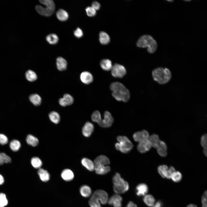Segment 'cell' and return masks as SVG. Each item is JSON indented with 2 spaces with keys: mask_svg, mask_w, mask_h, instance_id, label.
<instances>
[{
  "mask_svg": "<svg viewBox=\"0 0 207 207\" xmlns=\"http://www.w3.org/2000/svg\"><path fill=\"white\" fill-rule=\"evenodd\" d=\"M112 95L117 100L124 102L128 101L130 98V92L122 83L119 82L112 83L110 85Z\"/></svg>",
  "mask_w": 207,
  "mask_h": 207,
  "instance_id": "6da1fadb",
  "label": "cell"
},
{
  "mask_svg": "<svg viewBox=\"0 0 207 207\" xmlns=\"http://www.w3.org/2000/svg\"><path fill=\"white\" fill-rule=\"evenodd\" d=\"M154 80L160 85L168 83L172 78V73L168 68L159 67L154 69L152 72Z\"/></svg>",
  "mask_w": 207,
  "mask_h": 207,
  "instance_id": "7a4b0ae2",
  "label": "cell"
},
{
  "mask_svg": "<svg viewBox=\"0 0 207 207\" xmlns=\"http://www.w3.org/2000/svg\"><path fill=\"white\" fill-rule=\"evenodd\" d=\"M113 190L117 194L125 193L128 190L129 185L128 183L122 178L118 172L115 173L112 179Z\"/></svg>",
  "mask_w": 207,
  "mask_h": 207,
  "instance_id": "3957f363",
  "label": "cell"
},
{
  "mask_svg": "<svg viewBox=\"0 0 207 207\" xmlns=\"http://www.w3.org/2000/svg\"><path fill=\"white\" fill-rule=\"evenodd\" d=\"M137 45L139 47H147V51L150 53H154L157 48L156 41L149 35H145L141 37L138 40Z\"/></svg>",
  "mask_w": 207,
  "mask_h": 207,
  "instance_id": "277c9868",
  "label": "cell"
},
{
  "mask_svg": "<svg viewBox=\"0 0 207 207\" xmlns=\"http://www.w3.org/2000/svg\"><path fill=\"white\" fill-rule=\"evenodd\" d=\"M39 1L46 6L43 7L40 5H36L35 9L37 13L42 16L48 17L51 16L54 13L55 9L53 1L52 0H40Z\"/></svg>",
  "mask_w": 207,
  "mask_h": 207,
  "instance_id": "5b68a950",
  "label": "cell"
},
{
  "mask_svg": "<svg viewBox=\"0 0 207 207\" xmlns=\"http://www.w3.org/2000/svg\"><path fill=\"white\" fill-rule=\"evenodd\" d=\"M117 139L118 143L115 144L116 149L122 153H126L130 151L132 149L133 145L129 139L126 136H118Z\"/></svg>",
  "mask_w": 207,
  "mask_h": 207,
  "instance_id": "8992f818",
  "label": "cell"
},
{
  "mask_svg": "<svg viewBox=\"0 0 207 207\" xmlns=\"http://www.w3.org/2000/svg\"><path fill=\"white\" fill-rule=\"evenodd\" d=\"M90 198L99 202L103 204H106L109 198L107 193L105 191L101 189L95 190Z\"/></svg>",
  "mask_w": 207,
  "mask_h": 207,
  "instance_id": "52a82bcc",
  "label": "cell"
},
{
  "mask_svg": "<svg viewBox=\"0 0 207 207\" xmlns=\"http://www.w3.org/2000/svg\"><path fill=\"white\" fill-rule=\"evenodd\" d=\"M111 70L112 76L117 78H122L126 73L125 67L122 65L118 64H115L113 65Z\"/></svg>",
  "mask_w": 207,
  "mask_h": 207,
  "instance_id": "ba28073f",
  "label": "cell"
},
{
  "mask_svg": "<svg viewBox=\"0 0 207 207\" xmlns=\"http://www.w3.org/2000/svg\"><path fill=\"white\" fill-rule=\"evenodd\" d=\"M113 121L114 119L111 113L108 111H106L104 113V119H101L97 123L101 127H108L111 126Z\"/></svg>",
  "mask_w": 207,
  "mask_h": 207,
  "instance_id": "9c48e42d",
  "label": "cell"
},
{
  "mask_svg": "<svg viewBox=\"0 0 207 207\" xmlns=\"http://www.w3.org/2000/svg\"><path fill=\"white\" fill-rule=\"evenodd\" d=\"M122 198L119 194H115L108 198V203L114 207H122Z\"/></svg>",
  "mask_w": 207,
  "mask_h": 207,
  "instance_id": "30bf717a",
  "label": "cell"
},
{
  "mask_svg": "<svg viewBox=\"0 0 207 207\" xmlns=\"http://www.w3.org/2000/svg\"><path fill=\"white\" fill-rule=\"evenodd\" d=\"M149 136V133L145 130L136 132L133 135L134 140L138 142L148 139Z\"/></svg>",
  "mask_w": 207,
  "mask_h": 207,
  "instance_id": "8fae6325",
  "label": "cell"
},
{
  "mask_svg": "<svg viewBox=\"0 0 207 207\" xmlns=\"http://www.w3.org/2000/svg\"><path fill=\"white\" fill-rule=\"evenodd\" d=\"M152 147L151 143L147 139L139 142L137 149L139 152L143 153L149 151Z\"/></svg>",
  "mask_w": 207,
  "mask_h": 207,
  "instance_id": "7c38bea8",
  "label": "cell"
},
{
  "mask_svg": "<svg viewBox=\"0 0 207 207\" xmlns=\"http://www.w3.org/2000/svg\"><path fill=\"white\" fill-rule=\"evenodd\" d=\"M94 129L93 124L89 122H87L85 124L82 129V132L84 136L86 137L91 136Z\"/></svg>",
  "mask_w": 207,
  "mask_h": 207,
  "instance_id": "4fadbf2b",
  "label": "cell"
},
{
  "mask_svg": "<svg viewBox=\"0 0 207 207\" xmlns=\"http://www.w3.org/2000/svg\"><path fill=\"white\" fill-rule=\"evenodd\" d=\"M94 165L107 166L110 163L109 158L104 155L97 156L94 160Z\"/></svg>",
  "mask_w": 207,
  "mask_h": 207,
  "instance_id": "5bb4252c",
  "label": "cell"
},
{
  "mask_svg": "<svg viewBox=\"0 0 207 207\" xmlns=\"http://www.w3.org/2000/svg\"><path fill=\"white\" fill-rule=\"evenodd\" d=\"M148 189V187L146 184L144 183H140L136 187V194L139 196H145L147 193Z\"/></svg>",
  "mask_w": 207,
  "mask_h": 207,
  "instance_id": "9a60e30c",
  "label": "cell"
},
{
  "mask_svg": "<svg viewBox=\"0 0 207 207\" xmlns=\"http://www.w3.org/2000/svg\"><path fill=\"white\" fill-rule=\"evenodd\" d=\"M81 81L85 84H89L93 80V77L92 74L88 71L83 72L80 75Z\"/></svg>",
  "mask_w": 207,
  "mask_h": 207,
  "instance_id": "2e32d148",
  "label": "cell"
},
{
  "mask_svg": "<svg viewBox=\"0 0 207 207\" xmlns=\"http://www.w3.org/2000/svg\"><path fill=\"white\" fill-rule=\"evenodd\" d=\"M62 179L66 181H71L74 178V174L72 171L68 169L64 170L61 174Z\"/></svg>",
  "mask_w": 207,
  "mask_h": 207,
  "instance_id": "e0dca14e",
  "label": "cell"
},
{
  "mask_svg": "<svg viewBox=\"0 0 207 207\" xmlns=\"http://www.w3.org/2000/svg\"><path fill=\"white\" fill-rule=\"evenodd\" d=\"M94 170L96 173L100 175L106 174L110 170L109 166H107L95 165L94 166Z\"/></svg>",
  "mask_w": 207,
  "mask_h": 207,
  "instance_id": "ac0fdd59",
  "label": "cell"
},
{
  "mask_svg": "<svg viewBox=\"0 0 207 207\" xmlns=\"http://www.w3.org/2000/svg\"><path fill=\"white\" fill-rule=\"evenodd\" d=\"M56 64L57 69L60 71H64L67 68V62L62 57H59L57 58Z\"/></svg>",
  "mask_w": 207,
  "mask_h": 207,
  "instance_id": "d6986e66",
  "label": "cell"
},
{
  "mask_svg": "<svg viewBox=\"0 0 207 207\" xmlns=\"http://www.w3.org/2000/svg\"><path fill=\"white\" fill-rule=\"evenodd\" d=\"M158 154L162 157H165L167 154V146L165 142L160 140L159 145L156 149Z\"/></svg>",
  "mask_w": 207,
  "mask_h": 207,
  "instance_id": "ffe728a7",
  "label": "cell"
},
{
  "mask_svg": "<svg viewBox=\"0 0 207 207\" xmlns=\"http://www.w3.org/2000/svg\"><path fill=\"white\" fill-rule=\"evenodd\" d=\"M83 165L89 170L92 171L94 170V165L93 162L89 159L83 158L81 161Z\"/></svg>",
  "mask_w": 207,
  "mask_h": 207,
  "instance_id": "44dd1931",
  "label": "cell"
},
{
  "mask_svg": "<svg viewBox=\"0 0 207 207\" xmlns=\"http://www.w3.org/2000/svg\"><path fill=\"white\" fill-rule=\"evenodd\" d=\"M38 173L41 180L43 182H47L50 179V175L46 170L42 168H39Z\"/></svg>",
  "mask_w": 207,
  "mask_h": 207,
  "instance_id": "7402d4cb",
  "label": "cell"
},
{
  "mask_svg": "<svg viewBox=\"0 0 207 207\" xmlns=\"http://www.w3.org/2000/svg\"><path fill=\"white\" fill-rule=\"evenodd\" d=\"M56 16L57 19L62 21H66L69 17L67 12L62 9H60L57 12Z\"/></svg>",
  "mask_w": 207,
  "mask_h": 207,
  "instance_id": "603a6c76",
  "label": "cell"
},
{
  "mask_svg": "<svg viewBox=\"0 0 207 207\" xmlns=\"http://www.w3.org/2000/svg\"><path fill=\"white\" fill-rule=\"evenodd\" d=\"M81 195L85 198L90 197L92 194V191L90 187L88 186L84 185L82 186L80 189Z\"/></svg>",
  "mask_w": 207,
  "mask_h": 207,
  "instance_id": "cb8c5ba5",
  "label": "cell"
},
{
  "mask_svg": "<svg viewBox=\"0 0 207 207\" xmlns=\"http://www.w3.org/2000/svg\"><path fill=\"white\" fill-rule=\"evenodd\" d=\"M148 140L152 147L157 149L159 146L160 140L159 136L156 134H153L149 136Z\"/></svg>",
  "mask_w": 207,
  "mask_h": 207,
  "instance_id": "d4e9b609",
  "label": "cell"
},
{
  "mask_svg": "<svg viewBox=\"0 0 207 207\" xmlns=\"http://www.w3.org/2000/svg\"><path fill=\"white\" fill-rule=\"evenodd\" d=\"M100 65L103 70L106 71L111 70L112 66L111 61L108 59L101 60L100 62Z\"/></svg>",
  "mask_w": 207,
  "mask_h": 207,
  "instance_id": "484cf974",
  "label": "cell"
},
{
  "mask_svg": "<svg viewBox=\"0 0 207 207\" xmlns=\"http://www.w3.org/2000/svg\"><path fill=\"white\" fill-rule=\"evenodd\" d=\"M99 41L101 44L103 45L108 44L110 41V38L109 35L106 32L101 31L99 34Z\"/></svg>",
  "mask_w": 207,
  "mask_h": 207,
  "instance_id": "4316f807",
  "label": "cell"
},
{
  "mask_svg": "<svg viewBox=\"0 0 207 207\" xmlns=\"http://www.w3.org/2000/svg\"><path fill=\"white\" fill-rule=\"evenodd\" d=\"M29 99L30 101L35 106H39L41 103V98L38 94L31 95L29 96Z\"/></svg>",
  "mask_w": 207,
  "mask_h": 207,
  "instance_id": "83f0119b",
  "label": "cell"
},
{
  "mask_svg": "<svg viewBox=\"0 0 207 207\" xmlns=\"http://www.w3.org/2000/svg\"><path fill=\"white\" fill-rule=\"evenodd\" d=\"M144 203L147 206H153L155 203V199L154 197L150 194L146 195L143 199Z\"/></svg>",
  "mask_w": 207,
  "mask_h": 207,
  "instance_id": "f1b7e54d",
  "label": "cell"
},
{
  "mask_svg": "<svg viewBox=\"0 0 207 207\" xmlns=\"http://www.w3.org/2000/svg\"><path fill=\"white\" fill-rule=\"evenodd\" d=\"M26 140L28 144L33 147L36 146L39 143V140L37 138L30 134L27 136Z\"/></svg>",
  "mask_w": 207,
  "mask_h": 207,
  "instance_id": "f546056e",
  "label": "cell"
},
{
  "mask_svg": "<svg viewBox=\"0 0 207 207\" xmlns=\"http://www.w3.org/2000/svg\"><path fill=\"white\" fill-rule=\"evenodd\" d=\"M47 41L50 44L55 45L57 44L59 38L57 36L54 34H48L46 37Z\"/></svg>",
  "mask_w": 207,
  "mask_h": 207,
  "instance_id": "4dcf8cb0",
  "label": "cell"
},
{
  "mask_svg": "<svg viewBox=\"0 0 207 207\" xmlns=\"http://www.w3.org/2000/svg\"><path fill=\"white\" fill-rule=\"evenodd\" d=\"M49 116L50 120L55 124L58 123L60 120V117L59 114L55 111L50 112Z\"/></svg>",
  "mask_w": 207,
  "mask_h": 207,
  "instance_id": "1f68e13d",
  "label": "cell"
},
{
  "mask_svg": "<svg viewBox=\"0 0 207 207\" xmlns=\"http://www.w3.org/2000/svg\"><path fill=\"white\" fill-rule=\"evenodd\" d=\"M25 76L27 79L30 82L34 81L37 79V76L36 73L31 70H28L26 72Z\"/></svg>",
  "mask_w": 207,
  "mask_h": 207,
  "instance_id": "d6a6232c",
  "label": "cell"
},
{
  "mask_svg": "<svg viewBox=\"0 0 207 207\" xmlns=\"http://www.w3.org/2000/svg\"><path fill=\"white\" fill-rule=\"evenodd\" d=\"M31 163L32 166L35 168H40L42 165V162L41 159L37 157L32 158Z\"/></svg>",
  "mask_w": 207,
  "mask_h": 207,
  "instance_id": "836d02e7",
  "label": "cell"
},
{
  "mask_svg": "<svg viewBox=\"0 0 207 207\" xmlns=\"http://www.w3.org/2000/svg\"><path fill=\"white\" fill-rule=\"evenodd\" d=\"M9 146L12 150L16 152L18 151L20 148L21 144L18 140H13L10 142Z\"/></svg>",
  "mask_w": 207,
  "mask_h": 207,
  "instance_id": "e575fe53",
  "label": "cell"
},
{
  "mask_svg": "<svg viewBox=\"0 0 207 207\" xmlns=\"http://www.w3.org/2000/svg\"><path fill=\"white\" fill-rule=\"evenodd\" d=\"M168 168V167L166 165H160L158 168V172L162 177L166 178Z\"/></svg>",
  "mask_w": 207,
  "mask_h": 207,
  "instance_id": "d590c367",
  "label": "cell"
},
{
  "mask_svg": "<svg viewBox=\"0 0 207 207\" xmlns=\"http://www.w3.org/2000/svg\"><path fill=\"white\" fill-rule=\"evenodd\" d=\"M11 162V158L9 156L3 153H0V165H2L4 163H10Z\"/></svg>",
  "mask_w": 207,
  "mask_h": 207,
  "instance_id": "8d00e7d4",
  "label": "cell"
},
{
  "mask_svg": "<svg viewBox=\"0 0 207 207\" xmlns=\"http://www.w3.org/2000/svg\"><path fill=\"white\" fill-rule=\"evenodd\" d=\"M182 178V175L179 171H175L172 175L170 179L175 182H179Z\"/></svg>",
  "mask_w": 207,
  "mask_h": 207,
  "instance_id": "74e56055",
  "label": "cell"
},
{
  "mask_svg": "<svg viewBox=\"0 0 207 207\" xmlns=\"http://www.w3.org/2000/svg\"><path fill=\"white\" fill-rule=\"evenodd\" d=\"M91 118L93 121L98 123L101 119L100 113L97 110L95 111L92 113Z\"/></svg>",
  "mask_w": 207,
  "mask_h": 207,
  "instance_id": "f35d334b",
  "label": "cell"
},
{
  "mask_svg": "<svg viewBox=\"0 0 207 207\" xmlns=\"http://www.w3.org/2000/svg\"><path fill=\"white\" fill-rule=\"evenodd\" d=\"M63 98L64 99L67 105H71L73 103L74 98L71 95L69 94H64Z\"/></svg>",
  "mask_w": 207,
  "mask_h": 207,
  "instance_id": "ab89813d",
  "label": "cell"
},
{
  "mask_svg": "<svg viewBox=\"0 0 207 207\" xmlns=\"http://www.w3.org/2000/svg\"><path fill=\"white\" fill-rule=\"evenodd\" d=\"M8 201L5 194L3 193H0V207H3L7 205Z\"/></svg>",
  "mask_w": 207,
  "mask_h": 207,
  "instance_id": "60d3db41",
  "label": "cell"
},
{
  "mask_svg": "<svg viewBox=\"0 0 207 207\" xmlns=\"http://www.w3.org/2000/svg\"><path fill=\"white\" fill-rule=\"evenodd\" d=\"M85 11L87 15L90 17L95 16L96 14V10L92 7H87L85 9Z\"/></svg>",
  "mask_w": 207,
  "mask_h": 207,
  "instance_id": "b9f144b4",
  "label": "cell"
},
{
  "mask_svg": "<svg viewBox=\"0 0 207 207\" xmlns=\"http://www.w3.org/2000/svg\"><path fill=\"white\" fill-rule=\"evenodd\" d=\"M207 138L206 134H204L202 136L200 139V144L204 148H207Z\"/></svg>",
  "mask_w": 207,
  "mask_h": 207,
  "instance_id": "7bdbcfd3",
  "label": "cell"
},
{
  "mask_svg": "<svg viewBox=\"0 0 207 207\" xmlns=\"http://www.w3.org/2000/svg\"><path fill=\"white\" fill-rule=\"evenodd\" d=\"M8 142L7 137L4 135L0 134V144L1 145H5Z\"/></svg>",
  "mask_w": 207,
  "mask_h": 207,
  "instance_id": "ee69618b",
  "label": "cell"
},
{
  "mask_svg": "<svg viewBox=\"0 0 207 207\" xmlns=\"http://www.w3.org/2000/svg\"><path fill=\"white\" fill-rule=\"evenodd\" d=\"M74 34L77 38H80L83 35L82 30L79 28H77L74 32Z\"/></svg>",
  "mask_w": 207,
  "mask_h": 207,
  "instance_id": "f6af8a7d",
  "label": "cell"
},
{
  "mask_svg": "<svg viewBox=\"0 0 207 207\" xmlns=\"http://www.w3.org/2000/svg\"><path fill=\"white\" fill-rule=\"evenodd\" d=\"M175 171V168L172 166H171L168 168L166 178L168 179H170L172 175Z\"/></svg>",
  "mask_w": 207,
  "mask_h": 207,
  "instance_id": "bcb514c9",
  "label": "cell"
},
{
  "mask_svg": "<svg viewBox=\"0 0 207 207\" xmlns=\"http://www.w3.org/2000/svg\"><path fill=\"white\" fill-rule=\"evenodd\" d=\"M202 207H207V191L203 193L202 198Z\"/></svg>",
  "mask_w": 207,
  "mask_h": 207,
  "instance_id": "7dc6e473",
  "label": "cell"
},
{
  "mask_svg": "<svg viewBox=\"0 0 207 207\" xmlns=\"http://www.w3.org/2000/svg\"><path fill=\"white\" fill-rule=\"evenodd\" d=\"M92 7L95 10L99 9L100 7V5L99 3L94 1L92 3Z\"/></svg>",
  "mask_w": 207,
  "mask_h": 207,
  "instance_id": "c3c4849f",
  "label": "cell"
},
{
  "mask_svg": "<svg viewBox=\"0 0 207 207\" xmlns=\"http://www.w3.org/2000/svg\"><path fill=\"white\" fill-rule=\"evenodd\" d=\"M59 103L63 107H65L67 106L63 98H60L59 99Z\"/></svg>",
  "mask_w": 207,
  "mask_h": 207,
  "instance_id": "681fc988",
  "label": "cell"
},
{
  "mask_svg": "<svg viewBox=\"0 0 207 207\" xmlns=\"http://www.w3.org/2000/svg\"><path fill=\"white\" fill-rule=\"evenodd\" d=\"M125 207H137V205L132 201L129 202Z\"/></svg>",
  "mask_w": 207,
  "mask_h": 207,
  "instance_id": "f907efd6",
  "label": "cell"
},
{
  "mask_svg": "<svg viewBox=\"0 0 207 207\" xmlns=\"http://www.w3.org/2000/svg\"><path fill=\"white\" fill-rule=\"evenodd\" d=\"M162 204L160 202L158 201L155 203L153 207H161Z\"/></svg>",
  "mask_w": 207,
  "mask_h": 207,
  "instance_id": "816d5d0a",
  "label": "cell"
},
{
  "mask_svg": "<svg viewBox=\"0 0 207 207\" xmlns=\"http://www.w3.org/2000/svg\"><path fill=\"white\" fill-rule=\"evenodd\" d=\"M4 182V179L3 177L0 174V185L3 184Z\"/></svg>",
  "mask_w": 207,
  "mask_h": 207,
  "instance_id": "f5cc1de1",
  "label": "cell"
},
{
  "mask_svg": "<svg viewBox=\"0 0 207 207\" xmlns=\"http://www.w3.org/2000/svg\"><path fill=\"white\" fill-rule=\"evenodd\" d=\"M203 153L204 155L206 156H207V148H204L203 150Z\"/></svg>",
  "mask_w": 207,
  "mask_h": 207,
  "instance_id": "db71d44e",
  "label": "cell"
},
{
  "mask_svg": "<svg viewBox=\"0 0 207 207\" xmlns=\"http://www.w3.org/2000/svg\"><path fill=\"white\" fill-rule=\"evenodd\" d=\"M187 207H197V206L194 204H190L189 205H188Z\"/></svg>",
  "mask_w": 207,
  "mask_h": 207,
  "instance_id": "11a10c76",
  "label": "cell"
},
{
  "mask_svg": "<svg viewBox=\"0 0 207 207\" xmlns=\"http://www.w3.org/2000/svg\"><path fill=\"white\" fill-rule=\"evenodd\" d=\"M168 1H169L171 2H172V1H173V0H170V1H168Z\"/></svg>",
  "mask_w": 207,
  "mask_h": 207,
  "instance_id": "9f6ffc18",
  "label": "cell"
}]
</instances>
